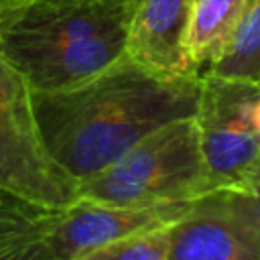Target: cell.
<instances>
[{"instance_id": "obj_11", "label": "cell", "mask_w": 260, "mask_h": 260, "mask_svg": "<svg viewBox=\"0 0 260 260\" xmlns=\"http://www.w3.org/2000/svg\"><path fill=\"white\" fill-rule=\"evenodd\" d=\"M205 71L260 83V0H248L225 53Z\"/></svg>"}, {"instance_id": "obj_1", "label": "cell", "mask_w": 260, "mask_h": 260, "mask_svg": "<svg viewBox=\"0 0 260 260\" xmlns=\"http://www.w3.org/2000/svg\"><path fill=\"white\" fill-rule=\"evenodd\" d=\"M199 91L201 77H165L122 55L83 83L32 91V104L53 158L79 183L152 130L193 118Z\"/></svg>"}, {"instance_id": "obj_5", "label": "cell", "mask_w": 260, "mask_h": 260, "mask_svg": "<svg viewBox=\"0 0 260 260\" xmlns=\"http://www.w3.org/2000/svg\"><path fill=\"white\" fill-rule=\"evenodd\" d=\"M260 83L203 71L195 124L215 189H242L260 160L252 110Z\"/></svg>"}, {"instance_id": "obj_17", "label": "cell", "mask_w": 260, "mask_h": 260, "mask_svg": "<svg viewBox=\"0 0 260 260\" xmlns=\"http://www.w3.org/2000/svg\"><path fill=\"white\" fill-rule=\"evenodd\" d=\"M110 2H122V4H136L138 0H110Z\"/></svg>"}, {"instance_id": "obj_8", "label": "cell", "mask_w": 260, "mask_h": 260, "mask_svg": "<svg viewBox=\"0 0 260 260\" xmlns=\"http://www.w3.org/2000/svg\"><path fill=\"white\" fill-rule=\"evenodd\" d=\"M195 0H138L134 4L126 55L142 67L177 79H197L187 53V37Z\"/></svg>"}, {"instance_id": "obj_13", "label": "cell", "mask_w": 260, "mask_h": 260, "mask_svg": "<svg viewBox=\"0 0 260 260\" xmlns=\"http://www.w3.org/2000/svg\"><path fill=\"white\" fill-rule=\"evenodd\" d=\"M234 209L260 238V187L252 189H223Z\"/></svg>"}, {"instance_id": "obj_10", "label": "cell", "mask_w": 260, "mask_h": 260, "mask_svg": "<svg viewBox=\"0 0 260 260\" xmlns=\"http://www.w3.org/2000/svg\"><path fill=\"white\" fill-rule=\"evenodd\" d=\"M51 213L0 193V260H55L49 246Z\"/></svg>"}, {"instance_id": "obj_2", "label": "cell", "mask_w": 260, "mask_h": 260, "mask_svg": "<svg viewBox=\"0 0 260 260\" xmlns=\"http://www.w3.org/2000/svg\"><path fill=\"white\" fill-rule=\"evenodd\" d=\"M132 10L110 0L32 4L0 16V55L32 91L73 87L126 55Z\"/></svg>"}, {"instance_id": "obj_12", "label": "cell", "mask_w": 260, "mask_h": 260, "mask_svg": "<svg viewBox=\"0 0 260 260\" xmlns=\"http://www.w3.org/2000/svg\"><path fill=\"white\" fill-rule=\"evenodd\" d=\"M169 228L116 240L77 260H169Z\"/></svg>"}, {"instance_id": "obj_3", "label": "cell", "mask_w": 260, "mask_h": 260, "mask_svg": "<svg viewBox=\"0 0 260 260\" xmlns=\"http://www.w3.org/2000/svg\"><path fill=\"white\" fill-rule=\"evenodd\" d=\"M213 191L195 118L152 130L110 167L77 183V199L118 205L183 203Z\"/></svg>"}, {"instance_id": "obj_14", "label": "cell", "mask_w": 260, "mask_h": 260, "mask_svg": "<svg viewBox=\"0 0 260 260\" xmlns=\"http://www.w3.org/2000/svg\"><path fill=\"white\" fill-rule=\"evenodd\" d=\"M45 2H65V0H0V16L18 12L32 4H45Z\"/></svg>"}, {"instance_id": "obj_7", "label": "cell", "mask_w": 260, "mask_h": 260, "mask_svg": "<svg viewBox=\"0 0 260 260\" xmlns=\"http://www.w3.org/2000/svg\"><path fill=\"white\" fill-rule=\"evenodd\" d=\"M169 238V260H260V238L223 189L195 199Z\"/></svg>"}, {"instance_id": "obj_16", "label": "cell", "mask_w": 260, "mask_h": 260, "mask_svg": "<svg viewBox=\"0 0 260 260\" xmlns=\"http://www.w3.org/2000/svg\"><path fill=\"white\" fill-rule=\"evenodd\" d=\"M252 122H254L256 134H258V138H260V95H258V100H256V104H254V110H252Z\"/></svg>"}, {"instance_id": "obj_6", "label": "cell", "mask_w": 260, "mask_h": 260, "mask_svg": "<svg viewBox=\"0 0 260 260\" xmlns=\"http://www.w3.org/2000/svg\"><path fill=\"white\" fill-rule=\"evenodd\" d=\"M193 201L165 205H118L77 199L51 213L49 246L55 260H77L116 240L162 230L181 219Z\"/></svg>"}, {"instance_id": "obj_15", "label": "cell", "mask_w": 260, "mask_h": 260, "mask_svg": "<svg viewBox=\"0 0 260 260\" xmlns=\"http://www.w3.org/2000/svg\"><path fill=\"white\" fill-rule=\"evenodd\" d=\"M252 187H260V160H258V165L254 167V171H252L248 183H246L242 189H252Z\"/></svg>"}, {"instance_id": "obj_4", "label": "cell", "mask_w": 260, "mask_h": 260, "mask_svg": "<svg viewBox=\"0 0 260 260\" xmlns=\"http://www.w3.org/2000/svg\"><path fill=\"white\" fill-rule=\"evenodd\" d=\"M0 193L59 211L77 201V181L53 158L41 132L32 87L0 55Z\"/></svg>"}, {"instance_id": "obj_9", "label": "cell", "mask_w": 260, "mask_h": 260, "mask_svg": "<svg viewBox=\"0 0 260 260\" xmlns=\"http://www.w3.org/2000/svg\"><path fill=\"white\" fill-rule=\"evenodd\" d=\"M248 0H195L187 53L197 71L211 67L228 49Z\"/></svg>"}]
</instances>
